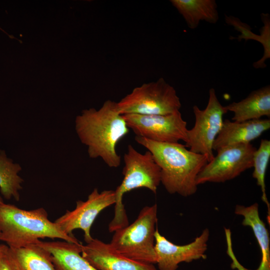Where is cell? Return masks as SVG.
I'll use <instances>...</instances> for the list:
<instances>
[{"mask_svg": "<svg viewBox=\"0 0 270 270\" xmlns=\"http://www.w3.org/2000/svg\"><path fill=\"white\" fill-rule=\"evenodd\" d=\"M76 132L88 146L89 156L101 158L110 168H118L121 157L116 150L118 142L129 132L116 102L107 100L98 110H83L75 120Z\"/></svg>", "mask_w": 270, "mask_h": 270, "instance_id": "6da1fadb", "label": "cell"}, {"mask_svg": "<svg viewBox=\"0 0 270 270\" xmlns=\"http://www.w3.org/2000/svg\"><path fill=\"white\" fill-rule=\"evenodd\" d=\"M134 139L152 154L160 169V182L168 193L186 197L196 192V178L208 162L206 155L179 142H159L137 136Z\"/></svg>", "mask_w": 270, "mask_h": 270, "instance_id": "7a4b0ae2", "label": "cell"}, {"mask_svg": "<svg viewBox=\"0 0 270 270\" xmlns=\"http://www.w3.org/2000/svg\"><path fill=\"white\" fill-rule=\"evenodd\" d=\"M44 238L80 244L51 222L43 208L27 210L4 202L0 204V240L9 248H22Z\"/></svg>", "mask_w": 270, "mask_h": 270, "instance_id": "3957f363", "label": "cell"}, {"mask_svg": "<svg viewBox=\"0 0 270 270\" xmlns=\"http://www.w3.org/2000/svg\"><path fill=\"white\" fill-rule=\"evenodd\" d=\"M124 178L114 190V216L108 225V230L110 232L125 227L129 224L122 202L123 196L126 192L144 188L156 194L160 183V168L148 150L142 154L129 144L127 152L124 156Z\"/></svg>", "mask_w": 270, "mask_h": 270, "instance_id": "277c9868", "label": "cell"}, {"mask_svg": "<svg viewBox=\"0 0 270 270\" xmlns=\"http://www.w3.org/2000/svg\"><path fill=\"white\" fill-rule=\"evenodd\" d=\"M157 204L146 206L130 224L116 230L110 244L122 256L136 262L156 264L154 234Z\"/></svg>", "mask_w": 270, "mask_h": 270, "instance_id": "5b68a950", "label": "cell"}, {"mask_svg": "<svg viewBox=\"0 0 270 270\" xmlns=\"http://www.w3.org/2000/svg\"><path fill=\"white\" fill-rule=\"evenodd\" d=\"M116 104L122 115H165L180 111L182 106L176 90L162 78L134 88Z\"/></svg>", "mask_w": 270, "mask_h": 270, "instance_id": "8992f818", "label": "cell"}, {"mask_svg": "<svg viewBox=\"0 0 270 270\" xmlns=\"http://www.w3.org/2000/svg\"><path fill=\"white\" fill-rule=\"evenodd\" d=\"M194 127L188 130L186 146L192 152L206 155L210 162L214 157L212 146L223 124V116L228 112L218 100L214 88L209 90L206 108L200 110L194 105Z\"/></svg>", "mask_w": 270, "mask_h": 270, "instance_id": "52a82bcc", "label": "cell"}, {"mask_svg": "<svg viewBox=\"0 0 270 270\" xmlns=\"http://www.w3.org/2000/svg\"><path fill=\"white\" fill-rule=\"evenodd\" d=\"M256 149L250 144L218 148L217 154L203 168L196 178L198 186L206 182H224L234 178L253 166Z\"/></svg>", "mask_w": 270, "mask_h": 270, "instance_id": "ba28073f", "label": "cell"}, {"mask_svg": "<svg viewBox=\"0 0 270 270\" xmlns=\"http://www.w3.org/2000/svg\"><path fill=\"white\" fill-rule=\"evenodd\" d=\"M122 116L136 136L159 142L178 143L186 140L187 122L180 111L165 115L130 114Z\"/></svg>", "mask_w": 270, "mask_h": 270, "instance_id": "9c48e42d", "label": "cell"}, {"mask_svg": "<svg viewBox=\"0 0 270 270\" xmlns=\"http://www.w3.org/2000/svg\"><path fill=\"white\" fill-rule=\"evenodd\" d=\"M115 202L114 190H104L100 192L95 188L86 201L78 200L74 210H67L54 222L70 236H74L72 232L74 230H82L84 241L89 243L94 238L90 234V229L96 218L102 210Z\"/></svg>", "mask_w": 270, "mask_h": 270, "instance_id": "30bf717a", "label": "cell"}, {"mask_svg": "<svg viewBox=\"0 0 270 270\" xmlns=\"http://www.w3.org/2000/svg\"><path fill=\"white\" fill-rule=\"evenodd\" d=\"M209 236V230L206 228L193 242L185 245H177L162 235L156 228L154 249L158 269L176 270L181 262L206 259Z\"/></svg>", "mask_w": 270, "mask_h": 270, "instance_id": "8fae6325", "label": "cell"}, {"mask_svg": "<svg viewBox=\"0 0 270 270\" xmlns=\"http://www.w3.org/2000/svg\"><path fill=\"white\" fill-rule=\"evenodd\" d=\"M81 254L98 270H158L153 264L132 260L118 253L110 244L93 238L81 244Z\"/></svg>", "mask_w": 270, "mask_h": 270, "instance_id": "7c38bea8", "label": "cell"}, {"mask_svg": "<svg viewBox=\"0 0 270 270\" xmlns=\"http://www.w3.org/2000/svg\"><path fill=\"white\" fill-rule=\"evenodd\" d=\"M270 128V120L257 119L244 122L225 120L212 146L213 150L236 144H248Z\"/></svg>", "mask_w": 270, "mask_h": 270, "instance_id": "4fadbf2b", "label": "cell"}, {"mask_svg": "<svg viewBox=\"0 0 270 270\" xmlns=\"http://www.w3.org/2000/svg\"><path fill=\"white\" fill-rule=\"evenodd\" d=\"M35 244L50 253L56 270H98L82 256L81 244L40 240Z\"/></svg>", "mask_w": 270, "mask_h": 270, "instance_id": "5bb4252c", "label": "cell"}, {"mask_svg": "<svg viewBox=\"0 0 270 270\" xmlns=\"http://www.w3.org/2000/svg\"><path fill=\"white\" fill-rule=\"evenodd\" d=\"M232 112V120L244 122L270 116V86L268 85L251 92L245 98L224 106Z\"/></svg>", "mask_w": 270, "mask_h": 270, "instance_id": "9a60e30c", "label": "cell"}, {"mask_svg": "<svg viewBox=\"0 0 270 270\" xmlns=\"http://www.w3.org/2000/svg\"><path fill=\"white\" fill-rule=\"evenodd\" d=\"M234 213L243 217L242 224L253 231L261 252V261L256 270H270V236L264 222L260 218L258 203L246 206L237 204Z\"/></svg>", "mask_w": 270, "mask_h": 270, "instance_id": "2e32d148", "label": "cell"}, {"mask_svg": "<svg viewBox=\"0 0 270 270\" xmlns=\"http://www.w3.org/2000/svg\"><path fill=\"white\" fill-rule=\"evenodd\" d=\"M6 254L16 270H56L50 253L36 244L8 247Z\"/></svg>", "mask_w": 270, "mask_h": 270, "instance_id": "e0dca14e", "label": "cell"}, {"mask_svg": "<svg viewBox=\"0 0 270 270\" xmlns=\"http://www.w3.org/2000/svg\"><path fill=\"white\" fill-rule=\"evenodd\" d=\"M170 2L191 29L196 28L202 20L216 24L218 20L215 0H171Z\"/></svg>", "mask_w": 270, "mask_h": 270, "instance_id": "ac0fdd59", "label": "cell"}, {"mask_svg": "<svg viewBox=\"0 0 270 270\" xmlns=\"http://www.w3.org/2000/svg\"><path fill=\"white\" fill-rule=\"evenodd\" d=\"M21 166L7 157L4 150H0V191L2 196L9 200H20L19 191L22 189L23 179L18 175Z\"/></svg>", "mask_w": 270, "mask_h": 270, "instance_id": "d6986e66", "label": "cell"}, {"mask_svg": "<svg viewBox=\"0 0 270 270\" xmlns=\"http://www.w3.org/2000/svg\"><path fill=\"white\" fill-rule=\"evenodd\" d=\"M270 158V141L262 139L258 149L254 154L253 166L254 170L252 177L256 180V184L262 192V199L268 208L267 220L270 224V204L266 192L265 176Z\"/></svg>", "mask_w": 270, "mask_h": 270, "instance_id": "ffe728a7", "label": "cell"}, {"mask_svg": "<svg viewBox=\"0 0 270 270\" xmlns=\"http://www.w3.org/2000/svg\"><path fill=\"white\" fill-rule=\"evenodd\" d=\"M224 232L227 246L226 252L232 260L231 263L232 268H236L237 270H252L244 267L237 260L232 250V234L229 228H224Z\"/></svg>", "mask_w": 270, "mask_h": 270, "instance_id": "44dd1931", "label": "cell"}, {"mask_svg": "<svg viewBox=\"0 0 270 270\" xmlns=\"http://www.w3.org/2000/svg\"><path fill=\"white\" fill-rule=\"evenodd\" d=\"M0 270H16L6 252L0 257Z\"/></svg>", "mask_w": 270, "mask_h": 270, "instance_id": "7402d4cb", "label": "cell"}, {"mask_svg": "<svg viewBox=\"0 0 270 270\" xmlns=\"http://www.w3.org/2000/svg\"><path fill=\"white\" fill-rule=\"evenodd\" d=\"M8 248V246L5 244H0V257L5 254Z\"/></svg>", "mask_w": 270, "mask_h": 270, "instance_id": "603a6c76", "label": "cell"}, {"mask_svg": "<svg viewBox=\"0 0 270 270\" xmlns=\"http://www.w3.org/2000/svg\"><path fill=\"white\" fill-rule=\"evenodd\" d=\"M4 201L2 200V196H0V204L4 203Z\"/></svg>", "mask_w": 270, "mask_h": 270, "instance_id": "cb8c5ba5", "label": "cell"}]
</instances>
